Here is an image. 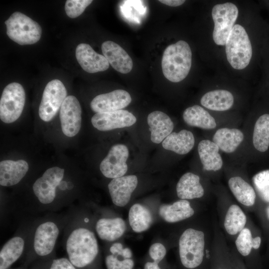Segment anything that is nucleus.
I'll return each mask as SVG.
<instances>
[{
    "label": "nucleus",
    "mask_w": 269,
    "mask_h": 269,
    "mask_svg": "<svg viewBox=\"0 0 269 269\" xmlns=\"http://www.w3.org/2000/svg\"><path fill=\"white\" fill-rule=\"evenodd\" d=\"M266 213H267V217L268 219L269 220V206L267 207L266 209Z\"/></svg>",
    "instance_id": "obj_45"
},
{
    "label": "nucleus",
    "mask_w": 269,
    "mask_h": 269,
    "mask_svg": "<svg viewBox=\"0 0 269 269\" xmlns=\"http://www.w3.org/2000/svg\"><path fill=\"white\" fill-rule=\"evenodd\" d=\"M162 3L170 6H177L182 5L185 1L183 0H160Z\"/></svg>",
    "instance_id": "obj_41"
},
{
    "label": "nucleus",
    "mask_w": 269,
    "mask_h": 269,
    "mask_svg": "<svg viewBox=\"0 0 269 269\" xmlns=\"http://www.w3.org/2000/svg\"><path fill=\"white\" fill-rule=\"evenodd\" d=\"M166 251L165 247L161 243L152 244L149 249V254L154 262L159 263L165 257Z\"/></svg>",
    "instance_id": "obj_36"
},
{
    "label": "nucleus",
    "mask_w": 269,
    "mask_h": 269,
    "mask_svg": "<svg viewBox=\"0 0 269 269\" xmlns=\"http://www.w3.org/2000/svg\"><path fill=\"white\" fill-rule=\"evenodd\" d=\"M144 269H161L156 262H147L144 267Z\"/></svg>",
    "instance_id": "obj_42"
},
{
    "label": "nucleus",
    "mask_w": 269,
    "mask_h": 269,
    "mask_svg": "<svg viewBox=\"0 0 269 269\" xmlns=\"http://www.w3.org/2000/svg\"><path fill=\"white\" fill-rule=\"evenodd\" d=\"M137 183V178L134 175L113 179L108 184V189L113 203L119 207L126 205Z\"/></svg>",
    "instance_id": "obj_16"
},
{
    "label": "nucleus",
    "mask_w": 269,
    "mask_h": 269,
    "mask_svg": "<svg viewBox=\"0 0 269 269\" xmlns=\"http://www.w3.org/2000/svg\"><path fill=\"white\" fill-rule=\"evenodd\" d=\"M59 229L52 222H46L40 224L36 229L34 238V249L40 257L49 255L53 250Z\"/></svg>",
    "instance_id": "obj_15"
},
{
    "label": "nucleus",
    "mask_w": 269,
    "mask_h": 269,
    "mask_svg": "<svg viewBox=\"0 0 269 269\" xmlns=\"http://www.w3.org/2000/svg\"><path fill=\"white\" fill-rule=\"evenodd\" d=\"M237 7L231 2L214 6L212 16L214 23L213 38L218 45H225L238 15Z\"/></svg>",
    "instance_id": "obj_7"
},
{
    "label": "nucleus",
    "mask_w": 269,
    "mask_h": 269,
    "mask_svg": "<svg viewBox=\"0 0 269 269\" xmlns=\"http://www.w3.org/2000/svg\"><path fill=\"white\" fill-rule=\"evenodd\" d=\"M261 239L260 237L257 236L253 238V248L258 249L260 246Z\"/></svg>",
    "instance_id": "obj_43"
},
{
    "label": "nucleus",
    "mask_w": 269,
    "mask_h": 269,
    "mask_svg": "<svg viewBox=\"0 0 269 269\" xmlns=\"http://www.w3.org/2000/svg\"><path fill=\"white\" fill-rule=\"evenodd\" d=\"M68 259L77 269L86 268L95 260L99 252L94 234L90 230L79 228L73 230L66 242Z\"/></svg>",
    "instance_id": "obj_1"
},
{
    "label": "nucleus",
    "mask_w": 269,
    "mask_h": 269,
    "mask_svg": "<svg viewBox=\"0 0 269 269\" xmlns=\"http://www.w3.org/2000/svg\"><path fill=\"white\" fill-rule=\"evenodd\" d=\"M91 0H67L65 5V10L67 16L74 18L80 15L92 2Z\"/></svg>",
    "instance_id": "obj_35"
},
{
    "label": "nucleus",
    "mask_w": 269,
    "mask_h": 269,
    "mask_svg": "<svg viewBox=\"0 0 269 269\" xmlns=\"http://www.w3.org/2000/svg\"><path fill=\"white\" fill-rule=\"evenodd\" d=\"M126 229L125 222L121 218L100 219L96 225L99 237L101 239L108 241L118 239L124 234Z\"/></svg>",
    "instance_id": "obj_24"
},
{
    "label": "nucleus",
    "mask_w": 269,
    "mask_h": 269,
    "mask_svg": "<svg viewBox=\"0 0 269 269\" xmlns=\"http://www.w3.org/2000/svg\"><path fill=\"white\" fill-rule=\"evenodd\" d=\"M219 148L213 141L201 140L198 146V152L204 170L216 171L223 165V160L219 153Z\"/></svg>",
    "instance_id": "obj_20"
},
{
    "label": "nucleus",
    "mask_w": 269,
    "mask_h": 269,
    "mask_svg": "<svg viewBox=\"0 0 269 269\" xmlns=\"http://www.w3.org/2000/svg\"><path fill=\"white\" fill-rule=\"evenodd\" d=\"M24 241L20 237L8 240L0 252V269H8L22 255Z\"/></svg>",
    "instance_id": "obj_28"
},
{
    "label": "nucleus",
    "mask_w": 269,
    "mask_h": 269,
    "mask_svg": "<svg viewBox=\"0 0 269 269\" xmlns=\"http://www.w3.org/2000/svg\"><path fill=\"white\" fill-rule=\"evenodd\" d=\"M134 265V261L130 259H126L120 261L118 269H133Z\"/></svg>",
    "instance_id": "obj_39"
},
{
    "label": "nucleus",
    "mask_w": 269,
    "mask_h": 269,
    "mask_svg": "<svg viewBox=\"0 0 269 269\" xmlns=\"http://www.w3.org/2000/svg\"><path fill=\"white\" fill-rule=\"evenodd\" d=\"M195 143L193 134L187 130H182L179 133H171L162 141V147L179 154L188 153L193 147Z\"/></svg>",
    "instance_id": "obj_21"
},
{
    "label": "nucleus",
    "mask_w": 269,
    "mask_h": 269,
    "mask_svg": "<svg viewBox=\"0 0 269 269\" xmlns=\"http://www.w3.org/2000/svg\"><path fill=\"white\" fill-rule=\"evenodd\" d=\"M120 261L113 255H108L105 259V264L107 269H118Z\"/></svg>",
    "instance_id": "obj_38"
},
{
    "label": "nucleus",
    "mask_w": 269,
    "mask_h": 269,
    "mask_svg": "<svg viewBox=\"0 0 269 269\" xmlns=\"http://www.w3.org/2000/svg\"><path fill=\"white\" fill-rule=\"evenodd\" d=\"M201 105L213 111H224L230 109L234 103L231 93L225 90H216L205 94L200 100Z\"/></svg>",
    "instance_id": "obj_25"
},
{
    "label": "nucleus",
    "mask_w": 269,
    "mask_h": 269,
    "mask_svg": "<svg viewBox=\"0 0 269 269\" xmlns=\"http://www.w3.org/2000/svg\"><path fill=\"white\" fill-rule=\"evenodd\" d=\"M255 187L262 200L269 202V170L261 171L253 177Z\"/></svg>",
    "instance_id": "obj_33"
},
{
    "label": "nucleus",
    "mask_w": 269,
    "mask_h": 269,
    "mask_svg": "<svg viewBox=\"0 0 269 269\" xmlns=\"http://www.w3.org/2000/svg\"><path fill=\"white\" fill-rule=\"evenodd\" d=\"M176 192L180 199L187 200L202 197L204 190L200 183V177L193 173L187 172L177 182Z\"/></svg>",
    "instance_id": "obj_23"
},
{
    "label": "nucleus",
    "mask_w": 269,
    "mask_h": 269,
    "mask_svg": "<svg viewBox=\"0 0 269 269\" xmlns=\"http://www.w3.org/2000/svg\"><path fill=\"white\" fill-rule=\"evenodd\" d=\"M130 94L121 89L100 94L93 98L90 107L96 113L113 112L122 110L131 102Z\"/></svg>",
    "instance_id": "obj_13"
},
{
    "label": "nucleus",
    "mask_w": 269,
    "mask_h": 269,
    "mask_svg": "<svg viewBox=\"0 0 269 269\" xmlns=\"http://www.w3.org/2000/svg\"><path fill=\"white\" fill-rule=\"evenodd\" d=\"M194 209L187 200L177 201L172 204H162L159 209L160 217L168 223H176L191 217Z\"/></svg>",
    "instance_id": "obj_22"
},
{
    "label": "nucleus",
    "mask_w": 269,
    "mask_h": 269,
    "mask_svg": "<svg viewBox=\"0 0 269 269\" xmlns=\"http://www.w3.org/2000/svg\"><path fill=\"white\" fill-rule=\"evenodd\" d=\"M147 122L151 132V140L155 143L163 141L172 133L174 128L169 117L159 111L150 113L148 115Z\"/></svg>",
    "instance_id": "obj_19"
},
{
    "label": "nucleus",
    "mask_w": 269,
    "mask_h": 269,
    "mask_svg": "<svg viewBox=\"0 0 269 269\" xmlns=\"http://www.w3.org/2000/svg\"><path fill=\"white\" fill-rule=\"evenodd\" d=\"M252 235L251 231L247 228H244L239 233L235 244L239 252L244 256L250 254L253 248Z\"/></svg>",
    "instance_id": "obj_34"
},
{
    "label": "nucleus",
    "mask_w": 269,
    "mask_h": 269,
    "mask_svg": "<svg viewBox=\"0 0 269 269\" xmlns=\"http://www.w3.org/2000/svg\"><path fill=\"white\" fill-rule=\"evenodd\" d=\"M64 169L58 166L47 169L34 183L33 192L39 202L44 204L51 203L56 195V188L63 178Z\"/></svg>",
    "instance_id": "obj_9"
},
{
    "label": "nucleus",
    "mask_w": 269,
    "mask_h": 269,
    "mask_svg": "<svg viewBox=\"0 0 269 269\" xmlns=\"http://www.w3.org/2000/svg\"><path fill=\"white\" fill-rule=\"evenodd\" d=\"M67 90L63 83L53 79L46 85L39 107L40 119L46 122L51 121L61 108L67 96Z\"/></svg>",
    "instance_id": "obj_8"
},
{
    "label": "nucleus",
    "mask_w": 269,
    "mask_h": 269,
    "mask_svg": "<svg viewBox=\"0 0 269 269\" xmlns=\"http://www.w3.org/2000/svg\"><path fill=\"white\" fill-rule=\"evenodd\" d=\"M28 163L22 159L17 161L4 160L0 162V184L10 186L17 184L26 175Z\"/></svg>",
    "instance_id": "obj_18"
},
{
    "label": "nucleus",
    "mask_w": 269,
    "mask_h": 269,
    "mask_svg": "<svg viewBox=\"0 0 269 269\" xmlns=\"http://www.w3.org/2000/svg\"><path fill=\"white\" fill-rule=\"evenodd\" d=\"M246 215L237 205L230 206L226 214L224 226L226 232L231 235L240 233L246 225Z\"/></svg>",
    "instance_id": "obj_31"
},
{
    "label": "nucleus",
    "mask_w": 269,
    "mask_h": 269,
    "mask_svg": "<svg viewBox=\"0 0 269 269\" xmlns=\"http://www.w3.org/2000/svg\"><path fill=\"white\" fill-rule=\"evenodd\" d=\"M85 221L87 222V221H88V219H85Z\"/></svg>",
    "instance_id": "obj_46"
},
{
    "label": "nucleus",
    "mask_w": 269,
    "mask_h": 269,
    "mask_svg": "<svg viewBox=\"0 0 269 269\" xmlns=\"http://www.w3.org/2000/svg\"><path fill=\"white\" fill-rule=\"evenodd\" d=\"M47 269H77L68 259L61 258L52 260Z\"/></svg>",
    "instance_id": "obj_37"
},
{
    "label": "nucleus",
    "mask_w": 269,
    "mask_h": 269,
    "mask_svg": "<svg viewBox=\"0 0 269 269\" xmlns=\"http://www.w3.org/2000/svg\"><path fill=\"white\" fill-rule=\"evenodd\" d=\"M136 121L133 114L124 110L96 113L91 119L93 127L101 131L130 127Z\"/></svg>",
    "instance_id": "obj_12"
},
{
    "label": "nucleus",
    "mask_w": 269,
    "mask_h": 269,
    "mask_svg": "<svg viewBox=\"0 0 269 269\" xmlns=\"http://www.w3.org/2000/svg\"><path fill=\"white\" fill-rule=\"evenodd\" d=\"M122 256L125 259H130L132 256L131 250L128 248H125L123 250Z\"/></svg>",
    "instance_id": "obj_44"
},
{
    "label": "nucleus",
    "mask_w": 269,
    "mask_h": 269,
    "mask_svg": "<svg viewBox=\"0 0 269 269\" xmlns=\"http://www.w3.org/2000/svg\"><path fill=\"white\" fill-rule=\"evenodd\" d=\"M253 141L256 149L261 152L269 146V114H265L257 120L254 129Z\"/></svg>",
    "instance_id": "obj_32"
},
{
    "label": "nucleus",
    "mask_w": 269,
    "mask_h": 269,
    "mask_svg": "<svg viewBox=\"0 0 269 269\" xmlns=\"http://www.w3.org/2000/svg\"><path fill=\"white\" fill-rule=\"evenodd\" d=\"M192 52L189 44L180 40L168 46L162 60V71L164 77L172 82H179L188 75L191 66Z\"/></svg>",
    "instance_id": "obj_2"
},
{
    "label": "nucleus",
    "mask_w": 269,
    "mask_h": 269,
    "mask_svg": "<svg viewBox=\"0 0 269 269\" xmlns=\"http://www.w3.org/2000/svg\"><path fill=\"white\" fill-rule=\"evenodd\" d=\"M205 247L204 234L192 228L184 231L179 240V252L182 264L194 269L202 263Z\"/></svg>",
    "instance_id": "obj_5"
},
{
    "label": "nucleus",
    "mask_w": 269,
    "mask_h": 269,
    "mask_svg": "<svg viewBox=\"0 0 269 269\" xmlns=\"http://www.w3.org/2000/svg\"><path fill=\"white\" fill-rule=\"evenodd\" d=\"M101 49L109 64L117 71L122 74L131 71L133 67V60L120 45L109 40L102 43Z\"/></svg>",
    "instance_id": "obj_17"
},
{
    "label": "nucleus",
    "mask_w": 269,
    "mask_h": 269,
    "mask_svg": "<svg viewBox=\"0 0 269 269\" xmlns=\"http://www.w3.org/2000/svg\"><path fill=\"white\" fill-rule=\"evenodd\" d=\"M227 59L232 67L238 70L245 68L252 56V47L245 28L235 24L225 44Z\"/></svg>",
    "instance_id": "obj_3"
},
{
    "label": "nucleus",
    "mask_w": 269,
    "mask_h": 269,
    "mask_svg": "<svg viewBox=\"0 0 269 269\" xmlns=\"http://www.w3.org/2000/svg\"><path fill=\"white\" fill-rule=\"evenodd\" d=\"M124 248L122 244L120 243H116L112 245L110 248V251L113 255L122 256Z\"/></svg>",
    "instance_id": "obj_40"
},
{
    "label": "nucleus",
    "mask_w": 269,
    "mask_h": 269,
    "mask_svg": "<svg viewBox=\"0 0 269 269\" xmlns=\"http://www.w3.org/2000/svg\"><path fill=\"white\" fill-rule=\"evenodd\" d=\"M4 23L8 37L19 45L33 44L41 38L40 25L20 12L13 13Z\"/></svg>",
    "instance_id": "obj_4"
},
{
    "label": "nucleus",
    "mask_w": 269,
    "mask_h": 269,
    "mask_svg": "<svg viewBox=\"0 0 269 269\" xmlns=\"http://www.w3.org/2000/svg\"><path fill=\"white\" fill-rule=\"evenodd\" d=\"M244 139L243 133L236 129L221 128L213 137V141L222 151L231 153L234 151Z\"/></svg>",
    "instance_id": "obj_26"
},
{
    "label": "nucleus",
    "mask_w": 269,
    "mask_h": 269,
    "mask_svg": "<svg viewBox=\"0 0 269 269\" xmlns=\"http://www.w3.org/2000/svg\"><path fill=\"white\" fill-rule=\"evenodd\" d=\"M183 118L188 125L204 129L216 128L214 118L205 109L198 105L187 108L183 112Z\"/></svg>",
    "instance_id": "obj_27"
},
{
    "label": "nucleus",
    "mask_w": 269,
    "mask_h": 269,
    "mask_svg": "<svg viewBox=\"0 0 269 269\" xmlns=\"http://www.w3.org/2000/svg\"><path fill=\"white\" fill-rule=\"evenodd\" d=\"M82 110L78 99L74 96H67L60 109L59 118L63 133L73 137L79 133L82 122Z\"/></svg>",
    "instance_id": "obj_11"
},
{
    "label": "nucleus",
    "mask_w": 269,
    "mask_h": 269,
    "mask_svg": "<svg viewBox=\"0 0 269 269\" xmlns=\"http://www.w3.org/2000/svg\"><path fill=\"white\" fill-rule=\"evenodd\" d=\"M150 210L140 204H134L130 209L129 220L133 230L141 233L147 230L152 223Z\"/></svg>",
    "instance_id": "obj_30"
},
{
    "label": "nucleus",
    "mask_w": 269,
    "mask_h": 269,
    "mask_svg": "<svg viewBox=\"0 0 269 269\" xmlns=\"http://www.w3.org/2000/svg\"><path fill=\"white\" fill-rule=\"evenodd\" d=\"M129 154V149L125 145H114L100 163L101 172L104 176L109 178L114 179L123 176L128 170L126 162Z\"/></svg>",
    "instance_id": "obj_10"
},
{
    "label": "nucleus",
    "mask_w": 269,
    "mask_h": 269,
    "mask_svg": "<svg viewBox=\"0 0 269 269\" xmlns=\"http://www.w3.org/2000/svg\"><path fill=\"white\" fill-rule=\"evenodd\" d=\"M229 187L236 198L243 205L253 206L256 200V193L253 188L242 178L233 177L228 181Z\"/></svg>",
    "instance_id": "obj_29"
},
{
    "label": "nucleus",
    "mask_w": 269,
    "mask_h": 269,
    "mask_svg": "<svg viewBox=\"0 0 269 269\" xmlns=\"http://www.w3.org/2000/svg\"><path fill=\"white\" fill-rule=\"evenodd\" d=\"M25 102L22 86L12 82L4 88L0 100V119L6 124L16 121L20 116Z\"/></svg>",
    "instance_id": "obj_6"
},
{
    "label": "nucleus",
    "mask_w": 269,
    "mask_h": 269,
    "mask_svg": "<svg viewBox=\"0 0 269 269\" xmlns=\"http://www.w3.org/2000/svg\"><path fill=\"white\" fill-rule=\"evenodd\" d=\"M75 55L82 69L89 73L106 71L110 66L104 55L97 53L86 43H82L77 46Z\"/></svg>",
    "instance_id": "obj_14"
}]
</instances>
